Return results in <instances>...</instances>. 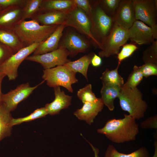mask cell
Here are the masks:
<instances>
[{
	"mask_svg": "<svg viewBox=\"0 0 157 157\" xmlns=\"http://www.w3.org/2000/svg\"><path fill=\"white\" fill-rule=\"evenodd\" d=\"M76 8H80L84 11L89 17L91 16L92 7L90 1L88 0H73Z\"/></svg>",
	"mask_w": 157,
	"mask_h": 157,
	"instance_id": "e575fe53",
	"label": "cell"
},
{
	"mask_svg": "<svg viewBox=\"0 0 157 157\" xmlns=\"http://www.w3.org/2000/svg\"><path fill=\"white\" fill-rule=\"evenodd\" d=\"M64 25L65 27L74 28L81 33L90 38L96 46L101 49V44L96 41L92 34L91 22L89 17L80 8H75L67 14Z\"/></svg>",
	"mask_w": 157,
	"mask_h": 157,
	"instance_id": "ba28073f",
	"label": "cell"
},
{
	"mask_svg": "<svg viewBox=\"0 0 157 157\" xmlns=\"http://www.w3.org/2000/svg\"><path fill=\"white\" fill-rule=\"evenodd\" d=\"M43 0H26L20 20L32 19L39 11Z\"/></svg>",
	"mask_w": 157,
	"mask_h": 157,
	"instance_id": "4316f807",
	"label": "cell"
},
{
	"mask_svg": "<svg viewBox=\"0 0 157 157\" xmlns=\"http://www.w3.org/2000/svg\"><path fill=\"white\" fill-rule=\"evenodd\" d=\"M26 0H0V6L3 8L15 5H23Z\"/></svg>",
	"mask_w": 157,
	"mask_h": 157,
	"instance_id": "74e56055",
	"label": "cell"
},
{
	"mask_svg": "<svg viewBox=\"0 0 157 157\" xmlns=\"http://www.w3.org/2000/svg\"><path fill=\"white\" fill-rule=\"evenodd\" d=\"M104 104L100 98L95 102H87L83 104L82 108L77 109L74 114L79 119L85 121L91 125L98 113L102 110Z\"/></svg>",
	"mask_w": 157,
	"mask_h": 157,
	"instance_id": "2e32d148",
	"label": "cell"
},
{
	"mask_svg": "<svg viewBox=\"0 0 157 157\" xmlns=\"http://www.w3.org/2000/svg\"><path fill=\"white\" fill-rule=\"evenodd\" d=\"M0 42L10 48L14 54L25 47L13 30L0 28Z\"/></svg>",
	"mask_w": 157,
	"mask_h": 157,
	"instance_id": "44dd1931",
	"label": "cell"
},
{
	"mask_svg": "<svg viewBox=\"0 0 157 157\" xmlns=\"http://www.w3.org/2000/svg\"><path fill=\"white\" fill-rule=\"evenodd\" d=\"M94 53H90L76 60L70 61L64 65L76 73L78 72L81 73L88 81V71Z\"/></svg>",
	"mask_w": 157,
	"mask_h": 157,
	"instance_id": "603a6c76",
	"label": "cell"
},
{
	"mask_svg": "<svg viewBox=\"0 0 157 157\" xmlns=\"http://www.w3.org/2000/svg\"><path fill=\"white\" fill-rule=\"evenodd\" d=\"M93 149L94 152L95 154V157H99L98 155V154L99 153V150L98 149L93 148Z\"/></svg>",
	"mask_w": 157,
	"mask_h": 157,
	"instance_id": "b9f144b4",
	"label": "cell"
},
{
	"mask_svg": "<svg viewBox=\"0 0 157 157\" xmlns=\"http://www.w3.org/2000/svg\"><path fill=\"white\" fill-rule=\"evenodd\" d=\"M139 67L143 76L145 77L153 75L157 76V65L146 63Z\"/></svg>",
	"mask_w": 157,
	"mask_h": 157,
	"instance_id": "836d02e7",
	"label": "cell"
},
{
	"mask_svg": "<svg viewBox=\"0 0 157 157\" xmlns=\"http://www.w3.org/2000/svg\"><path fill=\"white\" fill-rule=\"evenodd\" d=\"M97 131L105 135L111 142L120 143L135 140L139 129L135 119L125 114L123 118L108 120L104 127Z\"/></svg>",
	"mask_w": 157,
	"mask_h": 157,
	"instance_id": "6da1fadb",
	"label": "cell"
},
{
	"mask_svg": "<svg viewBox=\"0 0 157 157\" xmlns=\"http://www.w3.org/2000/svg\"><path fill=\"white\" fill-rule=\"evenodd\" d=\"M143 77L139 67L135 65L126 82L123 86L131 89L136 88L142 81Z\"/></svg>",
	"mask_w": 157,
	"mask_h": 157,
	"instance_id": "f1b7e54d",
	"label": "cell"
},
{
	"mask_svg": "<svg viewBox=\"0 0 157 157\" xmlns=\"http://www.w3.org/2000/svg\"><path fill=\"white\" fill-rule=\"evenodd\" d=\"M129 39L128 30L114 23L109 35L101 41V50L98 56L101 57H108L119 52L120 47Z\"/></svg>",
	"mask_w": 157,
	"mask_h": 157,
	"instance_id": "8992f818",
	"label": "cell"
},
{
	"mask_svg": "<svg viewBox=\"0 0 157 157\" xmlns=\"http://www.w3.org/2000/svg\"><path fill=\"white\" fill-rule=\"evenodd\" d=\"M54 88L55 97L51 103L46 104L44 106L48 114L52 115L59 114L60 111L67 108L71 105L72 97L67 95L60 86Z\"/></svg>",
	"mask_w": 157,
	"mask_h": 157,
	"instance_id": "e0dca14e",
	"label": "cell"
},
{
	"mask_svg": "<svg viewBox=\"0 0 157 157\" xmlns=\"http://www.w3.org/2000/svg\"><path fill=\"white\" fill-rule=\"evenodd\" d=\"M128 31L129 39L135 44H150L157 39L152 28L139 20H136Z\"/></svg>",
	"mask_w": 157,
	"mask_h": 157,
	"instance_id": "7c38bea8",
	"label": "cell"
},
{
	"mask_svg": "<svg viewBox=\"0 0 157 157\" xmlns=\"http://www.w3.org/2000/svg\"><path fill=\"white\" fill-rule=\"evenodd\" d=\"M142 96L137 87L131 89L123 85L118 98L122 109L136 120L143 118L147 108V104Z\"/></svg>",
	"mask_w": 157,
	"mask_h": 157,
	"instance_id": "3957f363",
	"label": "cell"
},
{
	"mask_svg": "<svg viewBox=\"0 0 157 157\" xmlns=\"http://www.w3.org/2000/svg\"><path fill=\"white\" fill-rule=\"evenodd\" d=\"M90 18L92 34L101 45V41L109 35L113 27L114 24V18L105 12L99 2L92 7V13Z\"/></svg>",
	"mask_w": 157,
	"mask_h": 157,
	"instance_id": "5b68a950",
	"label": "cell"
},
{
	"mask_svg": "<svg viewBox=\"0 0 157 157\" xmlns=\"http://www.w3.org/2000/svg\"><path fill=\"white\" fill-rule=\"evenodd\" d=\"M3 79H1L0 80V105L2 104V99L3 94L1 92V86Z\"/></svg>",
	"mask_w": 157,
	"mask_h": 157,
	"instance_id": "60d3db41",
	"label": "cell"
},
{
	"mask_svg": "<svg viewBox=\"0 0 157 157\" xmlns=\"http://www.w3.org/2000/svg\"><path fill=\"white\" fill-rule=\"evenodd\" d=\"M3 8L1 6H0V11H1Z\"/></svg>",
	"mask_w": 157,
	"mask_h": 157,
	"instance_id": "ee69618b",
	"label": "cell"
},
{
	"mask_svg": "<svg viewBox=\"0 0 157 157\" xmlns=\"http://www.w3.org/2000/svg\"><path fill=\"white\" fill-rule=\"evenodd\" d=\"M13 119L10 112L2 104L0 105V141L11 135Z\"/></svg>",
	"mask_w": 157,
	"mask_h": 157,
	"instance_id": "cb8c5ba5",
	"label": "cell"
},
{
	"mask_svg": "<svg viewBox=\"0 0 157 157\" xmlns=\"http://www.w3.org/2000/svg\"><path fill=\"white\" fill-rule=\"evenodd\" d=\"M113 18L114 23L129 29L136 20L132 0H121Z\"/></svg>",
	"mask_w": 157,
	"mask_h": 157,
	"instance_id": "4fadbf2b",
	"label": "cell"
},
{
	"mask_svg": "<svg viewBox=\"0 0 157 157\" xmlns=\"http://www.w3.org/2000/svg\"><path fill=\"white\" fill-rule=\"evenodd\" d=\"M154 152L152 157H157V140H156L154 143Z\"/></svg>",
	"mask_w": 157,
	"mask_h": 157,
	"instance_id": "ab89813d",
	"label": "cell"
},
{
	"mask_svg": "<svg viewBox=\"0 0 157 157\" xmlns=\"http://www.w3.org/2000/svg\"><path fill=\"white\" fill-rule=\"evenodd\" d=\"M102 84L100 92L101 99L109 110L113 111L115 108V99L119 97L122 87L103 83Z\"/></svg>",
	"mask_w": 157,
	"mask_h": 157,
	"instance_id": "7402d4cb",
	"label": "cell"
},
{
	"mask_svg": "<svg viewBox=\"0 0 157 157\" xmlns=\"http://www.w3.org/2000/svg\"><path fill=\"white\" fill-rule=\"evenodd\" d=\"M136 20L149 26L157 37V0H132Z\"/></svg>",
	"mask_w": 157,
	"mask_h": 157,
	"instance_id": "52a82bcc",
	"label": "cell"
},
{
	"mask_svg": "<svg viewBox=\"0 0 157 157\" xmlns=\"http://www.w3.org/2000/svg\"><path fill=\"white\" fill-rule=\"evenodd\" d=\"M120 64L118 63L117 67L114 69H106L100 77L102 83L121 87L123 86L124 84L123 78L118 72Z\"/></svg>",
	"mask_w": 157,
	"mask_h": 157,
	"instance_id": "484cf974",
	"label": "cell"
},
{
	"mask_svg": "<svg viewBox=\"0 0 157 157\" xmlns=\"http://www.w3.org/2000/svg\"><path fill=\"white\" fill-rule=\"evenodd\" d=\"M144 63L157 65V40H154L144 51L142 57Z\"/></svg>",
	"mask_w": 157,
	"mask_h": 157,
	"instance_id": "4dcf8cb0",
	"label": "cell"
},
{
	"mask_svg": "<svg viewBox=\"0 0 157 157\" xmlns=\"http://www.w3.org/2000/svg\"><path fill=\"white\" fill-rule=\"evenodd\" d=\"M45 81L31 87L27 83L18 85L15 89L11 90L2 96V104L9 111H13L18 104L26 99L40 85Z\"/></svg>",
	"mask_w": 157,
	"mask_h": 157,
	"instance_id": "30bf717a",
	"label": "cell"
},
{
	"mask_svg": "<svg viewBox=\"0 0 157 157\" xmlns=\"http://www.w3.org/2000/svg\"><path fill=\"white\" fill-rule=\"evenodd\" d=\"M76 74L66 66L62 65L44 69L42 78L50 87L62 86L72 93V84L78 82Z\"/></svg>",
	"mask_w": 157,
	"mask_h": 157,
	"instance_id": "277c9868",
	"label": "cell"
},
{
	"mask_svg": "<svg viewBox=\"0 0 157 157\" xmlns=\"http://www.w3.org/2000/svg\"><path fill=\"white\" fill-rule=\"evenodd\" d=\"M48 113L44 107L38 108L26 117L16 119L13 118L11 121V125L13 126L24 122H30L44 117Z\"/></svg>",
	"mask_w": 157,
	"mask_h": 157,
	"instance_id": "83f0119b",
	"label": "cell"
},
{
	"mask_svg": "<svg viewBox=\"0 0 157 157\" xmlns=\"http://www.w3.org/2000/svg\"><path fill=\"white\" fill-rule=\"evenodd\" d=\"M104 157H150V156L149 151L144 147L129 154H125L119 152L113 145L109 144Z\"/></svg>",
	"mask_w": 157,
	"mask_h": 157,
	"instance_id": "d4e9b609",
	"label": "cell"
},
{
	"mask_svg": "<svg viewBox=\"0 0 157 157\" xmlns=\"http://www.w3.org/2000/svg\"><path fill=\"white\" fill-rule=\"evenodd\" d=\"M90 46L88 41L78 34L71 31L66 34L59 47L66 49L69 56L73 57L80 53L85 52Z\"/></svg>",
	"mask_w": 157,
	"mask_h": 157,
	"instance_id": "5bb4252c",
	"label": "cell"
},
{
	"mask_svg": "<svg viewBox=\"0 0 157 157\" xmlns=\"http://www.w3.org/2000/svg\"><path fill=\"white\" fill-rule=\"evenodd\" d=\"M65 27L64 24L59 25L45 40L40 43L33 53V55H40L57 49Z\"/></svg>",
	"mask_w": 157,
	"mask_h": 157,
	"instance_id": "ac0fdd59",
	"label": "cell"
},
{
	"mask_svg": "<svg viewBox=\"0 0 157 157\" xmlns=\"http://www.w3.org/2000/svg\"><path fill=\"white\" fill-rule=\"evenodd\" d=\"M40 43L26 47L12 55L0 65V73L5 74L10 81L15 80L18 76V68L22 62L33 53Z\"/></svg>",
	"mask_w": 157,
	"mask_h": 157,
	"instance_id": "9c48e42d",
	"label": "cell"
},
{
	"mask_svg": "<svg viewBox=\"0 0 157 157\" xmlns=\"http://www.w3.org/2000/svg\"><path fill=\"white\" fill-rule=\"evenodd\" d=\"M101 58L96 54L94 53L91 60V64L92 66L95 67H98L101 65Z\"/></svg>",
	"mask_w": 157,
	"mask_h": 157,
	"instance_id": "f35d334b",
	"label": "cell"
},
{
	"mask_svg": "<svg viewBox=\"0 0 157 157\" xmlns=\"http://www.w3.org/2000/svg\"><path fill=\"white\" fill-rule=\"evenodd\" d=\"M6 76V75L5 74L0 73V80L3 79Z\"/></svg>",
	"mask_w": 157,
	"mask_h": 157,
	"instance_id": "7bdbcfd3",
	"label": "cell"
},
{
	"mask_svg": "<svg viewBox=\"0 0 157 157\" xmlns=\"http://www.w3.org/2000/svg\"><path fill=\"white\" fill-rule=\"evenodd\" d=\"M140 126L144 129H157V115L153 116L142 121Z\"/></svg>",
	"mask_w": 157,
	"mask_h": 157,
	"instance_id": "8d00e7d4",
	"label": "cell"
},
{
	"mask_svg": "<svg viewBox=\"0 0 157 157\" xmlns=\"http://www.w3.org/2000/svg\"><path fill=\"white\" fill-rule=\"evenodd\" d=\"M121 0H103L99 3L105 12L113 18Z\"/></svg>",
	"mask_w": 157,
	"mask_h": 157,
	"instance_id": "1f68e13d",
	"label": "cell"
},
{
	"mask_svg": "<svg viewBox=\"0 0 157 157\" xmlns=\"http://www.w3.org/2000/svg\"><path fill=\"white\" fill-rule=\"evenodd\" d=\"M78 98L83 104L87 102H95L100 98H97L92 90V85L89 84L79 89L77 92Z\"/></svg>",
	"mask_w": 157,
	"mask_h": 157,
	"instance_id": "f546056e",
	"label": "cell"
},
{
	"mask_svg": "<svg viewBox=\"0 0 157 157\" xmlns=\"http://www.w3.org/2000/svg\"><path fill=\"white\" fill-rule=\"evenodd\" d=\"M59 25H42L35 20H20L13 31L25 47L45 40Z\"/></svg>",
	"mask_w": 157,
	"mask_h": 157,
	"instance_id": "7a4b0ae2",
	"label": "cell"
},
{
	"mask_svg": "<svg viewBox=\"0 0 157 157\" xmlns=\"http://www.w3.org/2000/svg\"><path fill=\"white\" fill-rule=\"evenodd\" d=\"M75 8L73 0H43L39 12L56 10L67 14Z\"/></svg>",
	"mask_w": 157,
	"mask_h": 157,
	"instance_id": "ffe728a7",
	"label": "cell"
},
{
	"mask_svg": "<svg viewBox=\"0 0 157 157\" xmlns=\"http://www.w3.org/2000/svg\"><path fill=\"white\" fill-rule=\"evenodd\" d=\"M23 5H15L0 11V28L13 30L20 20Z\"/></svg>",
	"mask_w": 157,
	"mask_h": 157,
	"instance_id": "9a60e30c",
	"label": "cell"
},
{
	"mask_svg": "<svg viewBox=\"0 0 157 157\" xmlns=\"http://www.w3.org/2000/svg\"><path fill=\"white\" fill-rule=\"evenodd\" d=\"M120 52L118 54L117 58L118 63H121L122 61L130 56L138 49L134 44H124Z\"/></svg>",
	"mask_w": 157,
	"mask_h": 157,
	"instance_id": "d6a6232c",
	"label": "cell"
},
{
	"mask_svg": "<svg viewBox=\"0 0 157 157\" xmlns=\"http://www.w3.org/2000/svg\"><path fill=\"white\" fill-rule=\"evenodd\" d=\"M67 14L61 11L48 10L38 12L32 19L40 24L46 26L64 24Z\"/></svg>",
	"mask_w": 157,
	"mask_h": 157,
	"instance_id": "d6986e66",
	"label": "cell"
},
{
	"mask_svg": "<svg viewBox=\"0 0 157 157\" xmlns=\"http://www.w3.org/2000/svg\"><path fill=\"white\" fill-rule=\"evenodd\" d=\"M68 56L67 50L59 47L55 50L42 55L29 56L25 60L39 63L44 69H46L64 65L70 61L67 58Z\"/></svg>",
	"mask_w": 157,
	"mask_h": 157,
	"instance_id": "8fae6325",
	"label": "cell"
},
{
	"mask_svg": "<svg viewBox=\"0 0 157 157\" xmlns=\"http://www.w3.org/2000/svg\"><path fill=\"white\" fill-rule=\"evenodd\" d=\"M14 54L10 48L0 42V65Z\"/></svg>",
	"mask_w": 157,
	"mask_h": 157,
	"instance_id": "d590c367",
	"label": "cell"
}]
</instances>
